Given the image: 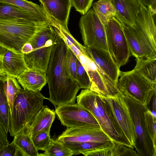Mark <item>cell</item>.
Wrapping results in <instances>:
<instances>
[{
  "mask_svg": "<svg viewBox=\"0 0 156 156\" xmlns=\"http://www.w3.org/2000/svg\"><path fill=\"white\" fill-rule=\"evenodd\" d=\"M55 29L56 34L45 76L50 95L48 99L56 107L75 103L77 94L80 89L77 82L71 77L66 69V59L68 46Z\"/></svg>",
  "mask_w": 156,
  "mask_h": 156,
  "instance_id": "1",
  "label": "cell"
},
{
  "mask_svg": "<svg viewBox=\"0 0 156 156\" xmlns=\"http://www.w3.org/2000/svg\"><path fill=\"white\" fill-rule=\"evenodd\" d=\"M154 15L143 5L132 27L121 23L131 55L136 58H156V27Z\"/></svg>",
  "mask_w": 156,
  "mask_h": 156,
  "instance_id": "2",
  "label": "cell"
},
{
  "mask_svg": "<svg viewBox=\"0 0 156 156\" xmlns=\"http://www.w3.org/2000/svg\"><path fill=\"white\" fill-rule=\"evenodd\" d=\"M76 98L77 103L91 114L101 129L112 140L132 147L124 138L101 95L86 89L82 90Z\"/></svg>",
  "mask_w": 156,
  "mask_h": 156,
  "instance_id": "3",
  "label": "cell"
},
{
  "mask_svg": "<svg viewBox=\"0 0 156 156\" xmlns=\"http://www.w3.org/2000/svg\"><path fill=\"white\" fill-rule=\"evenodd\" d=\"M45 99L40 92L23 88L16 94L10 114V136L14 137L30 127L42 108Z\"/></svg>",
  "mask_w": 156,
  "mask_h": 156,
  "instance_id": "4",
  "label": "cell"
},
{
  "mask_svg": "<svg viewBox=\"0 0 156 156\" xmlns=\"http://www.w3.org/2000/svg\"><path fill=\"white\" fill-rule=\"evenodd\" d=\"M48 24L21 19H0V46L16 54L22 53L23 46Z\"/></svg>",
  "mask_w": 156,
  "mask_h": 156,
  "instance_id": "5",
  "label": "cell"
},
{
  "mask_svg": "<svg viewBox=\"0 0 156 156\" xmlns=\"http://www.w3.org/2000/svg\"><path fill=\"white\" fill-rule=\"evenodd\" d=\"M56 34L55 29L48 23L27 42L30 44L31 51L23 55L29 69L46 72Z\"/></svg>",
  "mask_w": 156,
  "mask_h": 156,
  "instance_id": "6",
  "label": "cell"
},
{
  "mask_svg": "<svg viewBox=\"0 0 156 156\" xmlns=\"http://www.w3.org/2000/svg\"><path fill=\"white\" fill-rule=\"evenodd\" d=\"M122 94L132 121L134 136V148L138 156H156V147L147 133L145 124L144 113L149 109L147 106L127 95Z\"/></svg>",
  "mask_w": 156,
  "mask_h": 156,
  "instance_id": "7",
  "label": "cell"
},
{
  "mask_svg": "<svg viewBox=\"0 0 156 156\" xmlns=\"http://www.w3.org/2000/svg\"><path fill=\"white\" fill-rule=\"evenodd\" d=\"M117 87L119 91L147 106L156 92V83H153L133 69L120 71Z\"/></svg>",
  "mask_w": 156,
  "mask_h": 156,
  "instance_id": "8",
  "label": "cell"
},
{
  "mask_svg": "<svg viewBox=\"0 0 156 156\" xmlns=\"http://www.w3.org/2000/svg\"><path fill=\"white\" fill-rule=\"evenodd\" d=\"M105 28L108 51L120 69L131 55L122 23L114 17L108 21Z\"/></svg>",
  "mask_w": 156,
  "mask_h": 156,
  "instance_id": "9",
  "label": "cell"
},
{
  "mask_svg": "<svg viewBox=\"0 0 156 156\" xmlns=\"http://www.w3.org/2000/svg\"><path fill=\"white\" fill-rule=\"evenodd\" d=\"M79 25L85 47L108 51L105 25L100 20L93 8L82 16Z\"/></svg>",
  "mask_w": 156,
  "mask_h": 156,
  "instance_id": "10",
  "label": "cell"
},
{
  "mask_svg": "<svg viewBox=\"0 0 156 156\" xmlns=\"http://www.w3.org/2000/svg\"><path fill=\"white\" fill-rule=\"evenodd\" d=\"M101 97L108 106L115 120L126 140L133 147L134 132L130 112L122 94L114 96Z\"/></svg>",
  "mask_w": 156,
  "mask_h": 156,
  "instance_id": "11",
  "label": "cell"
},
{
  "mask_svg": "<svg viewBox=\"0 0 156 156\" xmlns=\"http://www.w3.org/2000/svg\"><path fill=\"white\" fill-rule=\"evenodd\" d=\"M87 72L92 82L90 90L106 97L115 96L120 91L116 84L95 63L89 54L81 52L76 56Z\"/></svg>",
  "mask_w": 156,
  "mask_h": 156,
  "instance_id": "12",
  "label": "cell"
},
{
  "mask_svg": "<svg viewBox=\"0 0 156 156\" xmlns=\"http://www.w3.org/2000/svg\"><path fill=\"white\" fill-rule=\"evenodd\" d=\"M55 108V113L62 124L67 128L99 125L91 114L77 103L63 105Z\"/></svg>",
  "mask_w": 156,
  "mask_h": 156,
  "instance_id": "13",
  "label": "cell"
},
{
  "mask_svg": "<svg viewBox=\"0 0 156 156\" xmlns=\"http://www.w3.org/2000/svg\"><path fill=\"white\" fill-rule=\"evenodd\" d=\"M56 140L61 144L93 142L104 143L112 140L99 125L67 128Z\"/></svg>",
  "mask_w": 156,
  "mask_h": 156,
  "instance_id": "14",
  "label": "cell"
},
{
  "mask_svg": "<svg viewBox=\"0 0 156 156\" xmlns=\"http://www.w3.org/2000/svg\"><path fill=\"white\" fill-rule=\"evenodd\" d=\"M87 49L95 63L117 85L120 70L109 52L96 48Z\"/></svg>",
  "mask_w": 156,
  "mask_h": 156,
  "instance_id": "15",
  "label": "cell"
},
{
  "mask_svg": "<svg viewBox=\"0 0 156 156\" xmlns=\"http://www.w3.org/2000/svg\"><path fill=\"white\" fill-rule=\"evenodd\" d=\"M116 11L115 17L121 23L133 27L143 5L139 0H110Z\"/></svg>",
  "mask_w": 156,
  "mask_h": 156,
  "instance_id": "16",
  "label": "cell"
},
{
  "mask_svg": "<svg viewBox=\"0 0 156 156\" xmlns=\"http://www.w3.org/2000/svg\"><path fill=\"white\" fill-rule=\"evenodd\" d=\"M45 13L51 17L63 27L68 28L71 8L70 0H39Z\"/></svg>",
  "mask_w": 156,
  "mask_h": 156,
  "instance_id": "17",
  "label": "cell"
},
{
  "mask_svg": "<svg viewBox=\"0 0 156 156\" xmlns=\"http://www.w3.org/2000/svg\"><path fill=\"white\" fill-rule=\"evenodd\" d=\"M82 154L85 156H138L133 147L112 140L105 143L95 149Z\"/></svg>",
  "mask_w": 156,
  "mask_h": 156,
  "instance_id": "18",
  "label": "cell"
},
{
  "mask_svg": "<svg viewBox=\"0 0 156 156\" xmlns=\"http://www.w3.org/2000/svg\"><path fill=\"white\" fill-rule=\"evenodd\" d=\"M21 19L37 23H48L47 17L26 11L14 5L0 1V19Z\"/></svg>",
  "mask_w": 156,
  "mask_h": 156,
  "instance_id": "19",
  "label": "cell"
},
{
  "mask_svg": "<svg viewBox=\"0 0 156 156\" xmlns=\"http://www.w3.org/2000/svg\"><path fill=\"white\" fill-rule=\"evenodd\" d=\"M16 79L23 89L36 92H40L47 83L45 73L36 69H29Z\"/></svg>",
  "mask_w": 156,
  "mask_h": 156,
  "instance_id": "20",
  "label": "cell"
},
{
  "mask_svg": "<svg viewBox=\"0 0 156 156\" xmlns=\"http://www.w3.org/2000/svg\"><path fill=\"white\" fill-rule=\"evenodd\" d=\"M3 65L6 75L17 78L28 70L22 53L16 54L7 50L3 59Z\"/></svg>",
  "mask_w": 156,
  "mask_h": 156,
  "instance_id": "21",
  "label": "cell"
},
{
  "mask_svg": "<svg viewBox=\"0 0 156 156\" xmlns=\"http://www.w3.org/2000/svg\"><path fill=\"white\" fill-rule=\"evenodd\" d=\"M55 112L46 105L43 106L29 128L31 138L43 131L50 133L52 123L55 118Z\"/></svg>",
  "mask_w": 156,
  "mask_h": 156,
  "instance_id": "22",
  "label": "cell"
},
{
  "mask_svg": "<svg viewBox=\"0 0 156 156\" xmlns=\"http://www.w3.org/2000/svg\"><path fill=\"white\" fill-rule=\"evenodd\" d=\"M29 128L15 135L12 143L20 149L23 156H39V154L33 142Z\"/></svg>",
  "mask_w": 156,
  "mask_h": 156,
  "instance_id": "23",
  "label": "cell"
},
{
  "mask_svg": "<svg viewBox=\"0 0 156 156\" xmlns=\"http://www.w3.org/2000/svg\"><path fill=\"white\" fill-rule=\"evenodd\" d=\"M134 70L150 81L156 83V58H136Z\"/></svg>",
  "mask_w": 156,
  "mask_h": 156,
  "instance_id": "24",
  "label": "cell"
},
{
  "mask_svg": "<svg viewBox=\"0 0 156 156\" xmlns=\"http://www.w3.org/2000/svg\"><path fill=\"white\" fill-rule=\"evenodd\" d=\"M93 7L96 15L104 25L109 19L116 16V10L110 0H99L93 3Z\"/></svg>",
  "mask_w": 156,
  "mask_h": 156,
  "instance_id": "25",
  "label": "cell"
},
{
  "mask_svg": "<svg viewBox=\"0 0 156 156\" xmlns=\"http://www.w3.org/2000/svg\"><path fill=\"white\" fill-rule=\"evenodd\" d=\"M6 75L0 76V119L5 127L7 133L10 130V114L4 86Z\"/></svg>",
  "mask_w": 156,
  "mask_h": 156,
  "instance_id": "26",
  "label": "cell"
},
{
  "mask_svg": "<svg viewBox=\"0 0 156 156\" xmlns=\"http://www.w3.org/2000/svg\"><path fill=\"white\" fill-rule=\"evenodd\" d=\"M48 23L52 26L62 37L67 44L71 42L83 55L87 56L88 53L87 48L79 43L72 36L68 29H66L55 19L46 14Z\"/></svg>",
  "mask_w": 156,
  "mask_h": 156,
  "instance_id": "27",
  "label": "cell"
},
{
  "mask_svg": "<svg viewBox=\"0 0 156 156\" xmlns=\"http://www.w3.org/2000/svg\"><path fill=\"white\" fill-rule=\"evenodd\" d=\"M21 88L16 78L11 75H6L4 89L10 114L12 112L16 95L20 91Z\"/></svg>",
  "mask_w": 156,
  "mask_h": 156,
  "instance_id": "28",
  "label": "cell"
},
{
  "mask_svg": "<svg viewBox=\"0 0 156 156\" xmlns=\"http://www.w3.org/2000/svg\"><path fill=\"white\" fill-rule=\"evenodd\" d=\"M0 1L14 5L29 12L47 17L42 6L31 1L27 0H0Z\"/></svg>",
  "mask_w": 156,
  "mask_h": 156,
  "instance_id": "29",
  "label": "cell"
},
{
  "mask_svg": "<svg viewBox=\"0 0 156 156\" xmlns=\"http://www.w3.org/2000/svg\"><path fill=\"white\" fill-rule=\"evenodd\" d=\"M106 142L89 141L62 144L71 151L73 153V155H76L81 154L83 152L95 149L103 145Z\"/></svg>",
  "mask_w": 156,
  "mask_h": 156,
  "instance_id": "30",
  "label": "cell"
},
{
  "mask_svg": "<svg viewBox=\"0 0 156 156\" xmlns=\"http://www.w3.org/2000/svg\"><path fill=\"white\" fill-rule=\"evenodd\" d=\"M73 153L70 149L56 140L52 139L48 148L39 156H72Z\"/></svg>",
  "mask_w": 156,
  "mask_h": 156,
  "instance_id": "31",
  "label": "cell"
},
{
  "mask_svg": "<svg viewBox=\"0 0 156 156\" xmlns=\"http://www.w3.org/2000/svg\"><path fill=\"white\" fill-rule=\"evenodd\" d=\"M76 76L80 89H90L92 82L85 68L77 58L76 61Z\"/></svg>",
  "mask_w": 156,
  "mask_h": 156,
  "instance_id": "32",
  "label": "cell"
},
{
  "mask_svg": "<svg viewBox=\"0 0 156 156\" xmlns=\"http://www.w3.org/2000/svg\"><path fill=\"white\" fill-rule=\"evenodd\" d=\"M34 144L37 150L45 151L49 147L52 140L50 136V133L42 131L32 138Z\"/></svg>",
  "mask_w": 156,
  "mask_h": 156,
  "instance_id": "33",
  "label": "cell"
},
{
  "mask_svg": "<svg viewBox=\"0 0 156 156\" xmlns=\"http://www.w3.org/2000/svg\"><path fill=\"white\" fill-rule=\"evenodd\" d=\"M145 122L147 133L156 147V118L153 116L149 109L144 112Z\"/></svg>",
  "mask_w": 156,
  "mask_h": 156,
  "instance_id": "34",
  "label": "cell"
},
{
  "mask_svg": "<svg viewBox=\"0 0 156 156\" xmlns=\"http://www.w3.org/2000/svg\"><path fill=\"white\" fill-rule=\"evenodd\" d=\"M77 60L76 55L68 46L66 59V69L71 77L77 82L76 76Z\"/></svg>",
  "mask_w": 156,
  "mask_h": 156,
  "instance_id": "35",
  "label": "cell"
},
{
  "mask_svg": "<svg viewBox=\"0 0 156 156\" xmlns=\"http://www.w3.org/2000/svg\"><path fill=\"white\" fill-rule=\"evenodd\" d=\"M94 0H70L72 6L76 10L84 15L90 8Z\"/></svg>",
  "mask_w": 156,
  "mask_h": 156,
  "instance_id": "36",
  "label": "cell"
},
{
  "mask_svg": "<svg viewBox=\"0 0 156 156\" xmlns=\"http://www.w3.org/2000/svg\"><path fill=\"white\" fill-rule=\"evenodd\" d=\"M23 156L21 150L12 143L0 150V156Z\"/></svg>",
  "mask_w": 156,
  "mask_h": 156,
  "instance_id": "37",
  "label": "cell"
},
{
  "mask_svg": "<svg viewBox=\"0 0 156 156\" xmlns=\"http://www.w3.org/2000/svg\"><path fill=\"white\" fill-rule=\"evenodd\" d=\"M8 133L4 123L0 119V150L9 144L7 139Z\"/></svg>",
  "mask_w": 156,
  "mask_h": 156,
  "instance_id": "38",
  "label": "cell"
},
{
  "mask_svg": "<svg viewBox=\"0 0 156 156\" xmlns=\"http://www.w3.org/2000/svg\"><path fill=\"white\" fill-rule=\"evenodd\" d=\"M144 6L148 9L154 15L156 12V0H139Z\"/></svg>",
  "mask_w": 156,
  "mask_h": 156,
  "instance_id": "39",
  "label": "cell"
},
{
  "mask_svg": "<svg viewBox=\"0 0 156 156\" xmlns=\"http://www.w3.org/2000/svg\"><path fill=\"white\" fill-rule=\"evenodd\" d=\"M7 49L0 46V76L6 75L3 65V59Z\"/></svg>",
  "mask_w": 156,
  "mask_h": 156,
  "instance_id": "40",
  "label": "cell"
},
{
  "mask_svg": "<svg viewBox=\"0 0 156 156\" xmlns=\"http://www.w3.org/2000/svg\"><path fill=\"white\" fill-rule=\"evenodd\" d=\"M156 92H155L151 99V100L148 105H147V106L149 105H150V106H149L148 107V108L149 109V110L151 111V113L153 116V117L155 118H156Z\"/></svg>",
  "mask_w": 156,
  "mask_h": 156,
  "instance_id": "41",
  "label": "cell"
}]
</instances>
